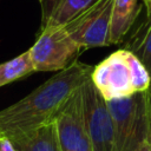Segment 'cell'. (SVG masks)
<instances>
[{"instance_id": "obj_3", "label": "cell", "mask_w": 151, "mask_h": 151, "mask_svg": "<svg viewBox=\"0 0 151 151\" xmlns=\"http://www.w3.org/2000/svg\"><path fill=\"white\" fill-rule=\"evenodd\" d=\"M106 103L113 123L116 151H134L151 130L149 90Z\"/></svg>"}, {"instance_id": "obj_10", "label": "cell", "mask_w": 151, "mask_h": 151, "mask_svg": "<svg viewBox=\"0 0 151 151\" xmlns=\"http://www.w3.org/2000/svg\"><path fill=\"white\" fill-rule=\"evenodd\" d=\"M94 1L96 0H53L50 8L44 11L41 28L50 26H65Z\"/></svg>"}, {"instance_id": "obj_17", "label": "cell", "mask_w": 151, "mask_h": 151, "mask_svg": "<svg viewBox=\"0 0 151 151\" xmlns=\"http://www.w3.org/2000/svg\"><path fill=\"white\" fill-rule=\"evenodd\" d=\"M149 96H150V107H151V87L149 88Z\"/></svg>"}, {"instance_id": "obj_18", "label": "cell", "mask_w": 151, "mask_h": 151, "mask_svg": "<svg viewBox=\"0 0 151 151\" xmlns=\"http://www.w3.org/2000/svg\"><path fill=\"white\" fill-rule=\"evenodd\" d=\"M40 1H41V0H40Z\"/></svg>"}, {"instance_id": "obj_7", "label": "cell", "mask_w": 151, "mask_h": 151, "mask_svg": "<svg viewBox=\"0 0 151 151\" xmlns=\"http://www.w3.org/2000/svg\"><path fill=\"white\" fill-rule=\"evenodd\" d=\"M81 87L55 117L60 151H92L84 117Z\"/></svg>"}, {"instance_id": "obj_9", "label": "cell", "mask_w": 151, "mask_h": 151, "mask_svg": "<svg viewBox=\"0 0 151 151\" xmlns=\"http://www.w3.org/2000/svg\"><path fill=\"white\" fill-rule=\"evenodd\" d=\"M140 11L142 4H139V0H113L109 45L123 42Z\"/></svg>"}, {"instance_id": "obj_1", "label": "cell", "mask_w": 151, "mask_h": 151, "mask_svg": "<svg viewBox=\"0 0 151 151\" xmlns=\"http://www.w3.org/2000/svg\"><path fill=\"white\" fill-rule=\"evenodd\" d=\"M93 66L76 58L31 93L0 110V133H22L55 120L58 113L90 79Z\"/></svg>"}, {"instance_id": "obj_16", "label": "cell", "mask_w": 151, "mask_h": 151, "mask_svg": "<svg viewBox=\"0 0 151 151\" xmlns=\"http://www.w3.org/2000/svg\"><path fill=\"white\" fill-rule=\"evenodd\" d=\"M143 1V5H145V6H147V4L150 2V0H142Z\"/></svg>"}, {"instance_id": "obj_5", "label": "cell", "mask_w": 151, "mask_h": 151, "mask_svg": "<svg viewBox=\"0 0 151 151\" xmlns=\"http://www.w3.org/2000/svg\"><path fill=\"white\" fill-rule=\"evenodd\" d=\"M113 0H96L84 12L65 25L80 50L109 46Z\"/></svg>"}, {"instance_id": "obj_14", "label": "cell", "mask_w": 151, "mask_h": 151, "mask_svg": "<svg viewBox=\"0 0 151 151\" xmlns=\"http://www.w3.org/2000/svg\"><path fill=\"white\" fill-rule=\"evenodd\" d=\"M134 151H151V130L150 132L139 142Z\"/></svg>"}, {"instance_id": "obj_2", "label": "cell", "mask_w": 151, "mask_h": 151, "mask_svg": "<svg viewBox=\"0 0 151 151\" xmlns=\"http://www.w3.org/2000/svg\"><path fill=\"white\" fill-rule=\"evenodd\" d=\"M91 80L105 100L120 99L151 87V77L136 54L117 50L93 66Z\"/></svg>"}, {"instance_id": "obj_13", "label": "cell", "mask_w": 151, "mask_h": 151, "mask_svg": "<svg viewBox=\"0 0 151 151\" xmlns=\"http://www.w3.org/2000/svg\"><path fill=\"white\" fill-rule=\"evenodd\" d=\"M0 151H17L11 139L5 133H0Z\"/></svg>"}, {"instance_id": "obj_6", "label": "cell", "mask_w": 151, "mask_h": 151, "mask_svg": "<svg viewBox=\"0 0 151 151\" xmlns=\"http://www.w3.org/2000/svg\"><path fill=\"white\" fill-rule=\"evenodd\" d=\"M83 107L92 151H116L113 123L106 100L91 78L83 85Z\"/></svg>"}, {"instance_id": "obj_4", "label": "cell", "mask_w": 151, "mask_h": 151, "mask_svg": "<svg viewBox=\"0 0 151 151\" xmlns=\"http://www.w3.org/2000/svg\"><path fill=\"white\" fill-rule=\"evenodd\" d=\"M35 72H59L67 67L81 51L65 26L41 28L28 50Z\"/></svg>"}, {"instance_id": "obj_15", "label": "cell", "mask_w": 151, "mask_h": 151, "mask_svg": "<svg viewBox=\"0 0 151 151\" xmlns=\"http://www.w3.org/2000/svg\"><path fill=\"white\" fill-rule=\"evenodd\" d=\"M145 7H146V14L150 15V14H151V0H150V2L147 4V6H145Z\"/></svg>"}, {"instance_id": "obj_11", "label": "cell", "mask_w": 151, "mask_h": 151, "mask_svg": "<svg viewBox=\"0 0 151 151\" xmlns=\"http://www.w3.org/2000/svg\"><path fill=\"white\" fill-rule=\"evenodd\" d=\"M124 48L138 57L151 77V14H146V18L138 25L125 42Z\"/></svg>"}, {"instance_id": "obj_8", "label": "cell", "mask_w": 151, "mask_h": 151, "mask_svg": "<svg viewBox=\"0 0 151 151\" xmlns=\"http://www.w3.org/2000/svg\"><path fill=\"white\" fill-rule=\"evenodd\" d=\"M7 137L17 151H60L54 120L37 129Z\"/></svg>"}, {"instance_id": "obj_12", "label": "cell", "mask_w": 151, "mask_h": 151, "mask_svg": "<svg viewBox=\"0 0 151 151\" xmlns=\"http://www.w3.org/2000/svg\"><path fill=\"white\" fill-rule=\"evenodd\" d=\"M35 72L29 51L0 64V87Z\"/></svg>"}]
</instances>
